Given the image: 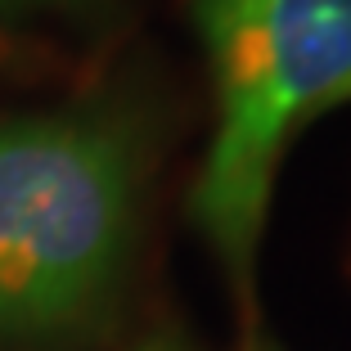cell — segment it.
I'll use <instances>...</instances> for the list:
<instances>
[{"mask_svg": "<svg viewBox=\"0 0 351 351\" xmlns=\"http://www.w3.org/2000/svg\"><path fill=\"white\" fill-rule=\"evenodd\" d=\"M135 135L99 108L0 117V338L77 324L135 230Z\"/></svg>", "mask_w": 351, "mask_h": 351, "instance_id": "cell-2", "label": "cell"}, {"mask_svg": "<svg viewBox=\"0 0 351 351\" xmlns=\"http://www.w3.org/2000/svg\"><path fill=\"white\" fill-rule=\"evenodd\" d=\"M217 131L194 180L203 239L252 306V275L293 135L351 99V0H194Z\"/></svg>", "mask_w": 351, "mask_h": 351, "instance_id": "cell-1", "label": "cell"}, {"mask_svg": "<svg viewBox=\"0 0 351 351\" xmlns=\"http://www.w3.org/2000/svg\"><path fill=\"white\" fill-rule=\"evenodd\" d=\"M145 351H176V347H167V342H158V347H145Z\"/></svg>", "mask_w": 351, "mask_h": 351, "instance_id": "cell-3", "label": "cell"}]
</instances>
